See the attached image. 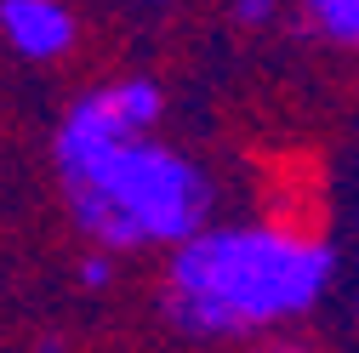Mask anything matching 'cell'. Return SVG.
Here are the masks:
<instances>
[{
	"label": "cell",
	"instance_id": "1",
	"mask_svg": "<svg viewBox=\"0 0 359 353\" xmlns=\"http://www.w3.org/2000/svg\"><path fill=\"white\" fill-rule=\"evenodd\" d=\"M337 279V251L325 234L297 223H229L194 228L171 245L165 314L183 336L229 342L262 336L320 307Z\"/></svg>",
	"mask_w": 359,
	"mask_h": 353
},
{
	"label": "cell",
	"instance_id": "2",
	"mask_svg": "<svg viewBox=\"0 0 359 353\" xmlns=\"http://www.w3.org/2000/svg\"><path fill=\"white\" fill-rule=\"evenodd\" d=\"M57 183L69 194L74 228L109 256L171 251L211 223V176L154 131L57 171Z\"/></svg>",
	"mask_w": 359,
	"mask_h": 353
},
{
	"label": "cell",
	"instance_id": "3",
	"mask_svg": "<svg viewBox=\"0 0 359 353\" xmlns=\"http://www.w3.org/2000/svg\"><path fill=\"white\" fill-rule=\"evenodd\" d=\"M165 114V92L143 74H126V80H109V85H92L80 92L63 114V125L52 131V165L69 171L80 160H92L126 137H149Z\"/></svg>",
	"mask_w": 359,
	"mask_h": 353
},
{
	"label": "cell",
	"instance_id": "4",
	"mask_svg": "<svg viewBox=\"0 0 359 353\" xmlns=\"http://www.w3.org/2000/svg\"><path fill=\"white\" fill-rule=\"evenodd\" d=\"M74 12L63 0H0V46L23 63H57L74 52Z\"/></svg>",
	"mask_w": 359,
	"mask_h": 353
},
{
	"label": "cell",
	"instance_id": "5",
	"mask_svg": "<svg viewBox=\"0 0 359 353\" xmlns=\"http://www.w3.org/2000/svg\"><path fill=\"white\" fill-rule=\"evenodd\" d=\"M297 12L331 46H353L359 40V0H297Z\"/></svg>",
	"mask_w": 359,
	"mask_h": 353
},
{
	"label": "cell",
	"instance_id": "6",
	"mask_svg": "<svg viewBox=\"0 0 359 353\" xmlns=\"http://www.w3.org/2000/svg\"><path fill=\"white\" fill-rule=\"evenodd\" d=\"M229 18L240 29H268L280 18V0H229Z\"/></svg>",
	"mask_w": 359,
	"mask_h": 353
},
{
	"label": "cell",
	"instance_id": "7",
	"mask_svg": "<svg viewBox=\"0 0 359 353\" xmlns=\"http://www.w3.org/2000/svg\"><path fill=\"white\" fill-rule=\"evenodd\" d=\"M109 279H114V256H109V251H92V256L80 262V285H86V291H103Z\"/></svg>",
	"mask_w": 359,
	"mask_h": 353
},
{
	"label": "cell",
	"instance_id": "8",
	"mask_svg": "<svg viewBox=\"0 0 359 353\" xmlns=\"http://www.w3.org/2000/svg\"><path fill=\"white\" fill-rule=\"evenodd\" d=\"M262 353H313V347H308V342H268Z\"/></svg>",
	"mask_w": 359,
	"mask_h": 353
},
{
	"label": "cell",
	"instance_id": "9",
	"mask_svg": "<svg viewBox=\"0 0 359 353\" xmlns=\"http://www.w3.org/2000/svg\"><path fill=\"white\" fill-rule=\"evenodd\" d=\"M34 353H63V347H57V342H40V347H34Z\"/></svg>",
	"mask_w": 359,
	"mask_h": 353
}]
</instances>
